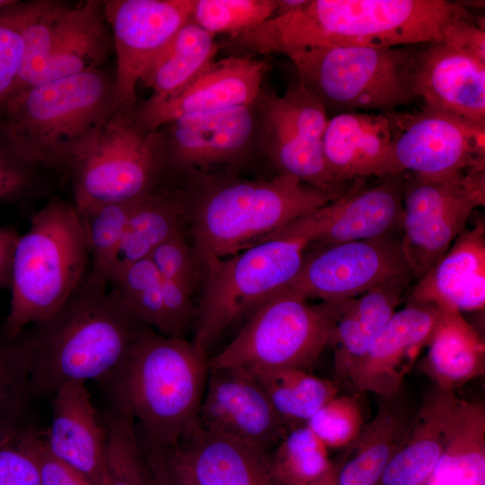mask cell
I'll return each instance as SVG.
<instances>
[{
  "mask_svg": "<svg viewBox=\"0 0 485 485\" xmlns=\"http://www.w3.org/2000/svg\"><path fill=\"white\" fill-rule=\"evenodd\" d=\"M401 278L415 281L401 236L392 234L308 249L286 289L308 300L335 303Z\"/></svg>",
  "mask_w": 485,
  "mask_h": 485,
  "instance_id": "obj_13",
  "label": "cell"
},
{
  "mask_svg": "<svg viewBox=\"0 0 485 485\" xmlns=\"http://www.w3.org/2000/svg\"><path fill=\"white\" fill-rule=\"evenodd\" d=\"M108 286L87 273L57 312L22 332L32 396L53 395L69 382L110 379L120 368L145 325Z\"/></svg>",
  "mask_w": 485,
  "mask_h": 485,
  "instance_id": "obj_3",
  "label": "cell"
},
{
  "mask_svg": "<svg viewBox=\"0 0 485 485\" xmlns=\"http://www.w3.org/2000/svg\"><path fill=\"white\" fill-rule=\"evenodd\" d=\"M208 372L193 342L145 326L110 378L117 410L137 423L149 450L171 449L198 425Z\"/></svg>",
  "mask_w": 485,
  "mask_h": 485,
  "instance_id": "obj_5",
  "label": "cell"
},
{
  "mask_svg": "<svg viewBox=\"0 0 485 485\" xmlns=\"http://www.w3.org/2000/svg\"><path fill=\"white\" fill-rule=\"evenodd\" d=\"M406 172L352 181L339 198L297 218L275 234L304 239L308 249L397 234L401 230Z\"/></svg>",
  "mask_w": 485,
  "mask_h": 485,
  "instance_id": "obj_16",
  "label": "cell"
},
{
  "mask_svg": "<svg viewBox=\"0 0 485 485\" xmlns=\"http://www.w3.org/2000/svg\"><path fill=\"white\" fill-rule=\"evenodd\" d=\"M413 281L412 278L396 279L341 302L329 339L338 381L351 383L373 340L406 298Z\"/></svg>",
  "mask_w": 485,
  "mask_h": 485,
  "instance_id": "obj_27",
  "label": "cell"
},
{
  "mask_svg": "<svg viewBox=\"0 0 485 485\" xmlns=\"http://www.w3.org/2000/svg\"><path fill=\"white\" fill-rule=\"evenodd\" d=\"M16 0H0V9L13 4Z\"/></svg>",
  "mask_w": 485,
  "mask_h": 485,
  "instance_id": "obj_53",
  "label": "cell"
},
{
  "mask_svg": "<svg viewBox=\"0 0 485 485\" xmlns=\"http://www.w3.org/2000/svg\"><path fill=\"white\" fill-rule=\"evenodd\" d=\"M104 424L107 463L101 485H151L146 457L141 450L133 419L116 410Z\"/></svg>",
  "mask_w": 485,
  "mask_h": 485,
  "instance_id": "obj_39",
  "label": "cell"
},
{
  "mask_svg": "<svg viewBox=\"0 0 485 485\" xmlns=\"http://www.w3.org/2000/svg\"><path fill=\"white\" fill-rule=\"evenodd\" d=\"M408 302L433 304L459 312L485 305V225L465 228L444 256L411 287Z\"/></svg>",
  "mask_w": 485,
  "mask_h": 485,
  "instance_id": "obj_24",
  "label": "cell"
},
{
  "mask_svg": "<svg viewBox=\"0 0 485 485\" xmlns=\"http://www.w3.org/2000/svg\"><path fill=\"white\" fill-rule=\"evenodd\" d=\"M109 286L138 322L163 335L174 337L163 278L149 258L123 269Z\"/></svg>",
  "mask_w": 485,
  "mask_h": 485,
  "instance_id": "obj_35",
  "label": "cell"
},
{
  "mask_svg": "<svg viewBox=\"0 0 485 485\" xmlns=\"http://www.w3.org/2000/svg\"><path fill=\"white\" fill-rule=\"evenodd\" d=\"M394 134L390 112L350 111L328 119L323 151L329 168L344 183L401 173L392 154Z\"/></svg>",
  "mask_w": 485,
  "mask_h": 485,
  "instance_id": "obj_22",
  "label": "cell"
},
{
  "mask_svg": "<svg viewBox=\"0 0 485 485\" xmlns=\"http://www.w3.org/2000/svg\"><path fill=\"white\" fill-rule=\"evenodd\" d=\"M157 129L169 176L212 174L241 163L259 143L255 103L185 115Z\"/></svg>",
  "mask_w": 485,
  "mask_h": 485,
  "instance_id": "obj_17",
  "label": "cell"
},
{
  "mask_svg": "<svg viewBox=\"0 0 485 485\" xmlns=\"http://www.w3.org/2000/svg\"><path fill=\"white\" fill-rule=\"evenodd\" d=\"M391 115L392 154L400 172L443 179L485 169V127L426 108Z\"/></svg>",
  "mask_w": 485,
  "mask_h": 485,
  "instance_id": "obj_15",
  "label": "cell"
},
{
  "mask_svg": "<svg viewBox=\"0 0 485 485\" xmlns=\"http://www.w3.org/2000/svg\"><path fill=\"white\" fill-rule=\"evenodd\" d=\"M53 397L51 424L44 434L47 447L93 485H101L106 472L107 433L85 383L64 384Z\"/></svg>",
  "mask_w": 485,
  "mask_h": 485,
  "instance_id": "obj_23",
  "label": "cell"
},
{
  "mask_svg": "<svg viewBox=\"0 0 485 485\" xmlns=\"http://www.w3.org/2000/svg\"><path fill=\"white\" fill-rule=\"evenodd\" d=\"M428 485H485V407L459 399Z\"/></svg>",
  "mask_w": 485,
  "mask_h": 485,
  "instance_id": "obj_32",
  "label": "cell"
},
{
  "mask_svg": "<svg viewBox=\"0 0 485 485\" xmlns=\"http://www.w3.org/2000/svg\"><path fill=\"white\" fill-rule=\"evenodd\" d=\"M270 459L284 485H311L331 462L327 447L306 425L289 429L270 453Z\"/></svg>",
  "mask_w": 485,
  "mask_h": 485,
  "instance_id": "obj_37",
  "label": "cell"
},
{
  "mask_svg": "<svg viewBox=\"0 0 485 485\" xmlns=\"http://www.w3.org/2000/svg\"><path fill=\"white\" fill-rule=\"evenodd\" d=\"M39 434L20 424L0 436V485H41Z\"/></svg>",
  "mask_w": 485,
  "mask_h": 485,
  "instance_id": "obj_43",
  "label": "cell"
},
{
  "mask_svg": "<svg viewBox=\"0 0 485 485\" xmlns=\"http://www.w3.org/2000/svg\"><path fill=\"white\" fill-rule=\"evenodd\" d=\"M277 7L273 16H284L305 7L310 0H276Z\"/></svg>",
  "mask_w": 485,
  "mask_h": 485,
  "instance_id": "obj_51",
  "label": "cell"
},
{
  "mask_svg": "<svg viewBox=\"0 0 485 485\" xmlns=\"http://www.w3.org/2000/svg\"><path fill=\"white\" fill-rule=\"evenodd\" d=\"M195 0H105L116 55L115 110L133 112L143 75L190 19Z\"/></svg>",
  "mask_w": 485,
  "mask_h": 485,
  "instance_id": "obj_14",
  "label": "cell"
},
{
  "mask_svg": "<svg viewBox=\"0 0 485 485\" xmlns=\"http://www.w3.org/2000/svg\"><path fill=\"white\" fill-rule=\"evenodd\" d=\"M439 308L420 368L436 386L454 392L484 374L485 344L461 312Z\"/></svg>",
  "mask_w": 485,
  "mask_h": 485,
  "instance_id": "obj_29",
  "label": "cell"
},
{
  "mask_svg": "<svg viewBox=\"0 0 485 485\" xmlns=\"http://www.w3.org/2000/svg\"><path fill=\"white\" fill-rule=\"evenodd\" d=\"M148 258L163 278L178 283L193 295L204 282L206 270L188 239V231L161 243Z\"/></svg>",
  "mask_w": 485,
  "mask_h": 485,
  "instance_id": "obj_44",
  "label": "cell"
},
{
  "mask_svg": "<svg viewBox=\"0 0 485 485\" xmlns=\"http://www.w3.org/2000/svg\"><path fill=\"white\" fill-rule=\"evenodd\" d=\"M43 2L15 1L0 9V106L10 94L21 69L25 29Z\"/></svg>",
  "mask_w": 485,
  "mask_h": 485,
  "instance_id": "obj_41",
  "label": "cell"
},
{
  "mask_svg": "<svg viewBox=\"0 0 485 485\" xmlns=\"http://www.w3.org/2000/svg\"><path fill=\"white\" fill-rule=\"evenodd\" d=\"M186 231L184 206L178 187L167 184L141 198L109 264L108 283L123 269L147 259L161 243Z\"/></svg>",
  "mask_w": 485,
  "mask_h": 485,
  "instance_id": "obj_31",
  "label": "cell"
},
{
  "mask_svg": "<svg viewBox=\"0 0 485 485\" xmlns=\"http://www.w3.org/2000/svg\"><path fill=\"white\" fill-rule=\"evenodd\" d=\"M41 171L18 159L0 141V204L23 198L33 191Z\"/></svg>",
  "mask_w": 485,
  "mask_h": 485,
  "instance_id": "obj_45",
  "label": "cell"
},
{
  "mask_svg": "<svg viewBox=\"0 0 485 485\" xmlns=\"http://www.w3.org/2000/svg\"><path fill=\"white\" fill-rule=\"evenodd\" d=\"M198 425L270 453L290 429L253 375L239 367L209 368Z\"/></svg>",
  "mask_w": 485,
  "mask_h": 485,
  "instance_id": "obj_18",
  "label": "cell"
},
{
  "mask_svg": "<svg viewBox=\"0 0 485 485\" xmlns=\"http://www.w3.org/2000/svg\"><path fill=\"white\" fill-rule=\"evenodd\" d=\"M112 50L103 1L87 0L71 6L58 41L34 85L101 68Z\"/></svg>",
  "mask_w": 485,
  "mask_h": 485,
  "instance_id": "obj_30",
  "label": "cell"
},
{
  "mask_svg": "<svg viewBox=\"0 0 485 485\" xmlns=\"http://www.w3.org/2000/svg\"><path fill=\"white\" fill-rule=\"evenodd\" d=\"M416 53L401 47L335 45L289 58L299 83L321 101L326 111L390 112L417 98L412 79Z\"/></svg>",
  "mask_w": 485,
  "mask_h": 485,
  "instance_id": "obj_7",
  "label": "cell"
},
{
  "mask_svg": "<svg viewBox=\"0 0 485 485\" xmlns=\"http://www.w3.org/2000/svg\"><path fill=\"white\" fill-rule=\"evenodd\" d=\"M140 199L105 203L77 211L89 251L88 274L92 278L109 284L106 279L109 264Z\"/></svg>",
  "mask_w": 485,
  "mask_h": 485,
  "instance_id": "obj_36",
  "label": "cell"
},
{
  "mask_svg": "<svg viewBox=\"0 0 485 485\" xmlns=\"http://www.w3.org/2000/svg\"><path fill=\"white\" fill-rule=\"evenodd\" d=\"M146 462L151 485H175L170 473L163 451L149 450L146 455Z\"/></svg>",
  "mask_w": 485,
  "mask_h": 485,
  "instance_id": "obj_49",
  "label": "cell"
},
{
  "mask_svg": "<svg viewBox=\"0 0 485 485\" xmlns=\"http://www.w3.org/2000/svg\"><path fill=\"white\" fill-rule=\"evenodd\" d=\"M440 313L433 304L408 302L396 311L373 340L350 385L359 394L379 396L402 388L421 350L427 347Z\"/></svg>",
  "mask_w": 485,
  "mask_h": 485,
  "instance_id": "obj_21",
  "label": "cell"
},
{
  "mask_svg": "<svg viewBox=\"0 0 485 485\" xmlns=\"http://www.w3.org/2000/svg\"><path fill=\"white\" fill-rule=\"evenodd\" d=\"M339 467V460L331 462L328 469L311 485H338L337 472Z\"/></svg>",
  "mask_w": 485,
  "mask_h": 485,
  "instance_id": "obj_52",
  "label": "cell"
},
{
  "mask_svg": "<svg viewBox=\"0 0 485 485\" xmlns=\"http://www.w3.org/2000/svg\"><path fill=\"white\" fill-rule=\"evenodd\" d=\"M357 396L336 395L305 423L328 448L348 446L359 435L365 423Z\"/></svg>",
  "mask_w": 485,
  "mask_h": 485,
  "instance_id": "obj_42",
  "label": "cell"
},
{
  "mask_svg": "<svg viewBox=\"0 0 485 485\" xmlns=\"http://www.w3.org/2000/svg\"><path fill=\"white\" fill-rule=\"evenodd\" d=\"M276 7V0H195L190 20L215 36H231L269 19Z\"/></svg>",
  "mask_w": 485,
  "mask_h": 485,
  "instance_id": "obj_40",
  "label": "cell"
},
{
  "mask_svg": "<svg viewBox=\"0 0 485 485\" xmlns=\"http://www.w3.org/2000/svg\"><path fill=\"white\" fill-rule=\"evenodd\" d=\"M307 250L300 237L277 236L209 266L196 311L193 344L207 353L231 325L286 288Z\"/></svg>",
  "mask_w": 485,
  "mask_h": 485,
  "instance_id": "obj_8",
  "label": "cell"
},
{
  "mask_svg": "<svg viewBox=\"0 0 485 485\" xmlns=\"http://www.w3.org/2000/svg\"><path fill=\"white\" fill-rule=\"evenodd\" d=\"M250 371L280 419L291 429L305 423L338 394L336 384L300 368Z\"/></svg>",
  "mask_w": 485,
  "mask_h": 485,
  "instance_id": "obj_34",
  "label": "cell"
},
{
  "mask_svg": "<svg viewBox=\"0 0 485 485\" xmlns=\"http://www.w3.org/2000/svg\"><path fill=\"white\" fill-rule=\"evenodd\" d=\"M415 411L402 388L382 395L375 415L339 460L338 485H379Z\"/></svg>",
  "mask_w": 485,
  "mask_h": 485,
  "instance_id": "obj_28",
  "label": "cell"
},
{
  "mask_svg": "<svg viewBox=\"0 0 485 485\" xmlns=\"http://www.w3.org/2000/svg\"><path fill=\"white\" fill-rule=\"evenodd\" d=\"M115 111L114 76L88 70L8 96L0 106V141L28 165L65 173Z\"/></svg>",
  "mask_w": 485,
  "mask_h": 485,
  "instance_id": "obj_4",
  "label": "cell"
},
{
  "mask_svg": "<svg viewBox=\"0 0 485 485\" xmlns=\"http://www.w3.org/2000/svg\"><path fill=\"white\" fill-rule=\"evenodd\" d=\"M37 454L41 485H93L84 474L54 456L39 434Z\"/></svg>",
  "mask_w": 485,
  "mask_h": 485,
  "instance_id": "obj_46",
  "label": "cell"
},
{
  "mask_svg": "<svg viewBox=\"0 0 485 485\" xmlns=\"http://www.w3.org/2000/svg\"><path fill=\"white\" fill-rule=\"evenodd\" d=\"M20 234L10 226H0V287H9L13 251Z\"/></svg>",
  "mask_w": 485,
  "mask_h": 485,
  "instance_id": "obj_48",
  "label": "cell"
},
{
  "mask_svg": "<svg viewBox=\"0 0 485 485\" xmlns=\"http://www.w3.org/2000/svg\"><path fill=\"white\" fill-rule=\"evenodd\" d=\"M417 51L413 89L424 108L485 127V62L444 42Z\"/></svg>",
  "mask_w": 485,
  "mask_h": 485,
  "instance_id": "obj_20",
  "label": "cell"
},
{
  "mask_svg": "<svg viewBox=\"0 0 485 485\" xmlns=\"http://www.w3.org/2000/svg\"><path fill=\"white\" fill-rule=\"evenodd\" d=\"M72 204L82 211L143 198L167 185L169 173L158 129L146 131L132 112L115 111L93 144L65 172Z\"/></svg>",
  "mask_w": 485,
  "mask_h": 485,
  "instance_id": "obj_10",
  "label": "cell"
},
{
  "mask_svg": "<svg viewBox=\"0 0 485 485\" xmlns=\"http://www.w3.org/2000/svg\"><path fill=\"white\" fill-rule=\"evenodd\" d=\"M255 105L259 143L278 174L291 176L334 198L348 190L350 183L338 180L326 162L327 111L314 94L298 82L281 96L261 90Z\"/></svg>",
  "mask_w": 485,
  "mask_h": 485,
  "instance_id": "obj_12",
  "label": "cell"
},
{
  "mask_svg": "<svg viewBox=\"0 0 485 485\" xmlns=\"http://www.w3.org/2000/svg\"><path fill=\"white\" fill-rule=\"evenodd\" d=\"M31 391V357L22 332L0 337V436L20 425Z\"/></svg>",
  "mask_w": 485,
  "mask_h": 485,
  "instance_id": "obj_38",
  "label": "cell"
},
{
  "mask_svg": "<svg viewBox=\"0 0 485 485\" xmlns=\"http://www.w3.org/2000/svg\"><path fill=\"white\" fill-rule=\"evenodd\" d=\"M163 452L175 485H199L185 465L175 455L168 451Z\"/></svg>",
  "mask_w": 485,
  "mask_h": 485,
  "instance_id": "obj_50",
  "label": "cell"
},
{
  "mask_svg": "<svg viewBox=\"0 0 485 485\" xmlns=\"http://www.w3.org/2000/svg\"><path fill=\"white\" fill-rule=\"evenodd\" d=\"M454 391L434 386L416 410L379 485H428L443 454L458 404Z\"/></svg>",
  "mask_w": 485,
  "mask_h": 485,
  "instance_id": "obj_26",
  "label": "cell"
},
{
  "mask_svg": "<svg viewBox=\"0 0 485 485\" xmlns=\"http://www.w3.org/2000/svg\"><path fill=\"white\" fill-rule=\"evenodd\" d=\"M267 70L266 62L247 56L215 60L180 92L165 97L151 96L137 106L132 113L134 122L150 131L185 115L252 105L262 90Z\"/></svg>",
  "mask_w": 485,
  "mask_h": 485,
  "instance_id": "obj_19",
  "label": "cell"
},
{
  "mask_svg": "<svg viewBox=\"0 0 485 485\" xmlns=\"http://www.w3.org/2000/svg\"><path fill=\"white\" fill-rule=\"evenodd\" d=\"M470 16L465 6L446 0H310L230 40L248 53L288 57L335 45L433 44L443 41L450 23Z\"/></svg>",
  "mask_w": 485,
  "mask_h": 485,
  "instance_id": "obj_1",
  "label": "cell"
},
{
  "mask_svg": "<svg viewBox=\"0 0 485 485\" xmlns=\"http://www.w3.org/2000/svg\"><path fill=\"white\" fill-rule=\"evenodd\" d=\"M485 204V169L443 179L406 173L401 246L415 281L449 250L472 211Z\"/></svg>",
  "mask_w": 485,
  "mask_h": 485,
  "instance_id": "obj_11",
  "label": "cell"
},
{
  "mask_svg": "<svg viewBox=\"0 0 485 485\" xmlns=\"http://www.w3.org/2000/svg\"><path fill=\"white\" fill-rule=\"evenodd\" d=\"M166 451L199 485H284L275 473L270 452L207 432L198 425Z\"/></svg>",
  "mask_w": 485,
  "mask_h": 485,
  "instance_id": "obj_25",
  "label": "cell"
},
{
  "mask_svg": "<svg viewBox=\"0 0 485 485\" xmlns=\"http://www.w3.org/2000/svg\"><path fill=\"white\" fill-rule=\"evenodd\" d=\"M90 269L79 213L72 202L49 200L20 234L11 266V302L3 334L15 338L57 312Z\"/></svg>",
  "mask_w": 485,
  "mask_h": 485,
  "instance_id": "obj_6",
  "label": "cell"
},
{
  "mask_svg": "<svg viewBox=\"0 0 485 485\" xmlns=\"http://www.w3.org/2000/svg\"><path fill=\"white\" fill-rule=\"evenodd\" d=\"M217 50L215 35L189 19L140 82L153 91L154 97L174 94L215 61Z\"/></svg>",
  "mask_w": 485,
  "mask_h": 485,
  "instance_id": "obj_33",
  "label": "cell"
},
{
  "mask_svg": "<svg viewBox=\"0 0 485 485\" xmlns=\"http://www.w3.org/2000/svg\"><path fill=\"white\" fill-rule=\"evenodd\" d=\"M485 62V32L472 17L456 20L445 31L443 41Z\"/></svg>",
  "mask_w": 485,
  "mask_h": 485,
  "instance_id": "obj_47",
  "label": "cell"
},
{
  "mask_svg": "<svg viewBox=\"0 0 485 485\" xmlns=\"http://www.w3.org/2000/svg\"><path fill=\"white\" fill-rule=\"evenodd\" d=\"M341 302L312 304L280 290L250 314L237 335L209 359V368L308 370L329 346Z\"/></svg>",
  "mask_w": 485,
  "mask_h": 485,
  "instance_id": "obj_9",
  "label": "cell"
},
{
  "mask_svg": "<svg viewBox=\"0 0 485 485\" xmlns=\"http://www.w3.org/2000/svg\"><path fill=\"white\" fill-rule=\"evenodd\" d=\"M187 179L178 188L188 234L205 270L335 199L284 174L247 179L224 172Z\"/></svg>",
  "mask_w": 485,
  "mask_h": 485,
  "instance_id": "obj_2",
  "label": "cell"
}]
</instances>
